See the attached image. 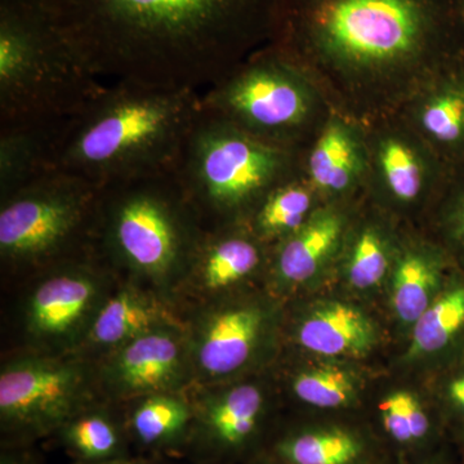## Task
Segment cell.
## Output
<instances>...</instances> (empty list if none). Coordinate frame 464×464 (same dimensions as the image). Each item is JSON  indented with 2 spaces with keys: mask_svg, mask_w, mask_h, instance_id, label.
I'll return each mask as SVG.
<instances>
[{
  "mask_svg": "<svg viewBox=\"0 0 464 464\" xmlns=\"http://www.w3.org/2000/svg\"><path fill=\"white\" fill-rule=\"evenodd\" d=\"M101 81L204 92L275 29L280 0H42Z\"/></svg>",
  "mask_w": 464,
  "mask_h": 464,
  "instance_id": "cell-1",
  "label": "cell"
},
{
  "mask_svg": "<svg viewBox=\"0 0 464 464\" xmlns=\"http://www.w3.org/2000/svg\"><path fill=\"white\" fill-rule=\"evenodd\" d=\"M199 115L200 92L106 83L61 123L54 169L99 188L176 173Z\"/></svg>",
  "mask_w": 464,
  "mask_h": 464,
  "instance_id": "cell-2",
  "label": "cell"
},
{
  "mask_svg": "<svg viewBox=\"0 0 464 464\" xmlns=\"http://www.w3.org/2000/svg\"><path fill=\"white\" fill-rule=\"evenodd\" d=\"M284 23L334 60L384 66L456 47L464 0H280L276 25Z\"/></svg>",
  "mask_w": 464,
  "mask_h": 464,
  "instance_id": "cell-3",
  "label": "cell"
},
{
  "mask_svg": "<svg viewBox=\"0 0 464 464\" xmlns=\"http://www.w3.org/2000/svg\"><path fill=\"white\" fill-rule=\"evenodd\" d=\"M105 85L42 0H0V128L65 119Z\"/></svg>",
  "mask_w": 464,
  "mask_h": 464,
  "instance_id": "cell-4",
  "label": "cell"
},
{
  "mask_svg": "<svg viewBox=\"0 0 464 464\" xmlns=\"http://www.w3.org/2000/svg\"><path fill=\"white\" fill-rule=\"evenodd\" d=\"M204 231L176 173L101 188L96 243L116 265L150 282L185 276Z\"/></svg>",
  "mask_w": 464,
  "mask_h": 464,
  "instance_id": "cell-5",
  "label": "cell"
},
{
  "mask_svg": "<svg viewBox=\"0 0 464 464\" xmlns=\"http://www.w3.org/2000/svg\"><path fill=\"white\" fill-rule=\"evenodd\" d=\"M289 166L282 146L262 141L201 111L182 150L176 176L204 219L222 221L259 206Z\"/></svg>",
  "mask_w": 464,
  "mask_h": 464,
  "instance_id": "cell-6",
  "label": "cell"
},
{
  "mask_svg": "<svg viewBox=\"0 0 464 464\" xmlns=\"http://www.w3.org/2000/svg\"><path fill=\"white\" fill-rule=\"evenodd\" d=\"M101 188L52 170L3 198L0 257L14 268L50 267L96 244Z\"/></svg>",
  "mask_w": 464,
  "mask_h": 464,
  "instance_id": "cell-7",
  "label": "cell"
},
{
  "mask_svg": "<svg viewBox=\"0 0 464 464\" xmlns=\"http://www.w3.org/2000/svg\"><path fill=\"white\" fill-rule=\"evenodd\" d=\"M308 108L306 88L277 56L235 67L200 93L201 111L276 146L280 136L304 121Z\"/></svg>",
  "mask_w": 464,
  "mask_h": 464,
  "instance_id": "cell-8",
  "label": "cell"
},
{
  "mask_svg": "<svg viewBox=\"0 0 464 464\" xmlns=\"http://www.w3.org/2000/svg\"><path fill=\"white\" fill-rule=\"evenodd\" d=\"M87 389L83 368L51 357L26 356L3 366L0 420L14 435L63 429L78 415Z\"/></svg>",
  "mask_w": 464,
  "mask_h": 464,
  "instance_id": "cell-9",
  "label": "cell"
},
{
  "mask_svg": "<svg viewBox=\"0 0 464 464\" xmlns=\"http://www.w3.org/2000/svg\"><path fill=\"white\" fill-rule=\"evenodd\" d=\"M83 257L53 265L30 297L27 331L44 343L70 341L90 329L100 301L102 276Z\"/></svg>",
  "mask_w": 464,
  "mask_h": 464,
  "instance_id": "cell-10",
  "label": "cell"
},
{
  "mask_svg": "<svg viewBox=\"0 0 464 464\" xmlns=\"http://www.w3.org/2000/svg\"><path fill=\"white\" fill-rule=\"evenodd\" d=\"M190 344L174 325L163 326L115 348L105 366L106 383L123 398L173 393L191 366Z\"/></svg>",
  "mask_w": 464,
  "mask_h": 464,
  "instance_id": "cell-11",
  "label": "cell"
},
{
  "mask_svg": "<svg viewBox=\"0 0 464 464\" xmlns=\"http://www.w3.org/2000/svg\"><path fill=\"white\" fill-rule=\"evenodd\" d=\"M267 324L266 308L253 302L215 308L198 325L192 364L208 380L237 373L255 359Z\"/></svg>",
  "mask_w": 464,
  "mask_h": 464,
  "instance_id": "cell-12",
  "label": "cell"
},
{
  "mask_svg": "<svg viewBox=\"0 0 464 464\" xmlns=\"http://www.w3.org/2000/svg\"><path fill=\"white\" fill-rule=\"evenodd\" d=\"M297 341L316 355L362 357L373 350L378 335L374 323L360 308L326 302L301 320Z\"/></svg>",
  "mask_w": 464,
  "mask_h": 464,
  "instance_id": "cell-13",
  "label": "cell"
},
{
  "mask_svg": "<svg viewBox=\"0 0 464 464\" xmlns=\"http://www.w3.org/2000/svg\"><path fill=\"white\" fill-rule=\"evenodd\" d=\"M246 232L204 231L185 276L197 288L215 293L232 288L258 270V241Z\"/></svg>",
  "mask_w": 464,
  "mask_h": 464,
  "instance_id": "cell-14",
  "label": "cell"
},
{
  "mask_svg": "<svg viewBox=\"0 0 464 464\" xmlns=\"http://www.w3.org/2000/svg\"><path fill=\"white\" fill-rule=\"evenodd\" d=\"M61 121L0 128V199L54 169Z\"/></svg>",
  "mask_w": 464,
  "mask_h": 464,
  "instance_id": "cell-15",
  "label": "cell"
},
{
  "mask_svg": "<svg viewBox=\"0 0 464 464\" xmlns=\"http://www.w3.org/2000/svg\"><path fill=\"white\" fill-rule=\"evenodd\" d=\"M464 356V273L457 270L413 325L409 359Z\"/></svg>",
  "mask_w": 464,
  "mask_h": 464,
  "instance_id": "cell-16",
  "label": "cell"
},
{
  "mask_svg": "<svg viewBox=\"0 0 464 464\" xmlns=\"http://www.w3.org/2000/svg\"><path fill=\"white\" fill-rule=\"evenodd\" d=\"M168 325L174 324L157 299L127 286L101 304L88 329V341L94 346L115 350Z\"/></svg>",
  "mask_w": 464,
  "mask_h": 464,
  "instance_id": "cell-17",
  "label": "cell"
},
{
  "mask_svg": "<svg viewBox=\"0 0 464 464\" xmlns=\"http://www.w3.org/2000/svg\"><path fill=\"white\" fill-rule=\"evenodd\" d=\"M342 219L334 212L311 217L297 231L284 237L277 250L275 273L280 283L299 285L313 279L337 248Z\"/></svg>",
  "mask_w": 464,
  "mask_h": 464,
  "instance_id": "cell-18",
  "label": "cell"
},
{
  "mask_svg": "<svg viewBox=\"0 0 464 464\" xmlns=\"http://www.w3.org/2000/svg\"><path fill=\"white\" fill-rule=\"evenodd\" d=\"M457 270L440 253H405L392 277V307L400 322L413 326Z\"/></svg>",
  "mask_w": 464,
  "mask_h": 464,
  "instance_id": "cell-19",
  "label": "cell"
},
{
  "mask_svg": "<svg viewBox=\"0 0 464 464\" xmlns=\"http://www.w3.org/2000/svg\"><path fill=\"white\" fill-rule=\"evenodd\" d=\"M264 406V393L257 386L239 384L204 401L201 424L219 448H240L255 435Z\"/></svg>",
  "mask_w": 464,
  "mask_h": 464,
  "instance_id": "cell-20",
  "label": "cell"
},
{
  "mask_svg": "<svg viewBox=\"0 0 464 464\" xmlns=\"http://www.w3.org/2000/svg\"><path fill=\"white\" fill-rule=\"evenodd\" d=\"M277 450L289 464H356L364 442L350 430L331 427L289 436Z\"/></svg>",
  "mask_w": 464,
  "mask_h": 464,
  "instance_id": "cell-21",
  "label": "cell"
},
{
  "mask_svg": "<svg viewBox=\"0 0 464 464\" xmlns=\"http://www.w3.org/2000/svg\"><path fill=\"white\" fill-rule=\"evenodd\" d=\"M359 167L356 143L347 128L335 121L324 130L308 159L311 181L326 191H342Z\"/></svg>",
  "mask_w": 464,
  "mask_h": 464,
  "instance_id": "cell-22",
  "label": "cell"
},
{
  "mask_svg": "<svg viewBox=\"0 0 464 464\" xmlns=\"http://www.w3.org/2000/svg\"><path fill=\"white\" fill-rule=\"evenodd\" d=\"M313 198L299 183H279L256 208L252 218L253 232L261 239L289 237L306 224Z\"/></svg>",
  "mask_w": 464,
  "mask_h": 464,
  "instance_id": "cell-23",
  "label": "cell"
},
{
  "mask_svg": "<svg viewBox=\"0 0 464 464\" xmlns=\"http://www.w3.org/2000/svg\"><path fill=\"white\" fill-rule=\"evenodd\" d=\"M133 411L134 435L146 445L169 444L182 435L191 420V411L173 393H157L141 398Z\"/></svg>",
  "mask_w": 464,
  "mask_h": 464,
  "instance_id": "cell-24",
  "label": "cell"
},
{
  "mask_svg": "<svg viewBox=\"0 0 464 464\" xmlns=\"http://www.w3.org/2000/svg\"><path fill=\"white\" fill-rule=\"evenodd\" d=\"M293 392L304 404L322 409H340L357 398V378L337 365H320L304 369L295 375Z\"/></svg>",
  "mask_w": 464,
  "mask_h": 464,
  "instance_id": "cell-25",
  "label": "cell"
},
{
  "mask_svg": "<svg viewBox=\"0 0 464 464\" xmlns=\"http://www.w3.org/2000/svg\"><path fill=\"white\" fill-rule=\"evenodd\" d=\"M61 430L67 447L84 459L108 462L121 450V435L105 415H76Z\"/></svg>",
  "mask_w": 464,
  "mask_h": 464,
  "instance_id": "cell-26",
  "label": "cell"
},
{
  "mask_svg": "<svg viewBox=\"0 0 464 464\" xmlns=\"http://www.w3.org/2000/svg\"><path fill=\"white\" fill-rule=\"evenodd\" d=\"M381 166L391 192L401 201H411L423 188L420 161L404 143L389 140L381 149Z\"/></svg>",
  "mask_w": 464,
  "mask_h": 464,
  "instance_id": "cell-27",
  "label": "cell"
},
{
  "mask_svg": "<svg viewBox=\"0 0 464 464\" xmlns=\"http://www.w3.org/2000/svg\"><path fill=\"white\" fill-rule=\"evenodd\" d=\"M389 268V256L380 234L366 228L360 234L348 262V282L357 290L373 289L380 285Z\"/></svg>",
  "mask_w": 464,
  "mask_h": 464,
  "instance_id": "cell-28",
  "label": "cell"
},
{
  "mask_svg": "<svg viewBox=\"0 0 464 464\" xmlns=\"http://www.w3.org/2000/svg\"><path fill=\"white\" fill-rule=\"evenodd\" d=\"M459 174L456 188L449 194L445 204L442 228L451 261L458 270L464 273V170Z\"/></svg>",
  "mask_w": 464,
  "mask_h": 464,
  "instance_id": "cell-29",
  "label": "cell"
},
{
  "mask_svg": "<svg viewBox=\"0 0 464 464\" xmlns=\"http://www.w3.org/2000/svg\"><path fill=\"white\" fill-rule=\"evenodd\" d=\"M382 424L391 439L402 445H411V432L404 408V391H395L382 400Z\"/></svg>",
  "mask_w": 464,
  "mask_h": 464,
  "instance_id": "cell-30",
  "label": "cell"
},
{
  "mask_svg": "<svg viewBox=\"0 0 464 464\" xmlns=\"http://www.w3.org/2000/svg\"><path fill=\"white\" fill-rule=\"evenodd\" d=\"M441 399L456 426L464 424V356L449 365L441 384Z\"/></svg>",
  "mask_w": 464,
  "mask_h": 464,
  "instance_id": "cell-31",
  "label": "cell"
},
{
  "mask_svg": "<svg viewBox=\"0 0 464 464\" xmlns=\"http://www.w3.org/2000/svg\"><path fill=\"white\" fill-rule=\"evenodd\" d=\"M456 433L458 445H459L460 456H462V462L464 464V424H458V426H456Z\"/></svg>",
  "mask_w": 464,
  "mask_h": 464,
  "instance_id": "cell-32",
  "label": "cell"
},
{
  "mask_svg": "<svg viewBox=\"0 0 464 464\" xmlns=\"http://www.w3.org/2000/svg\"><path fill=\"white\" fill-rule=\"evenodd\" d=\"M422 464H451V462L448 456H445L444 453H440L438 456L430 458V459H427Z\"/></svg>",
  "mask_w": 464,
  "mask_h": 464,
  "instance_id": "cell-33",
  "label": "cell"
},
{
  "mask_svg": "<svg viewBox=\"0 0 464 464\" xmlns=\"http://www.w3.org/2000/svg\"><path fill=\"white\" fill-rule=\"evenodd\" d=\"M0 464H24L18 458L14 456H8V454H3Z\"/></svg>",
  "mask_w": 464,
  "mask_h": 464,
  "instance_id": "cell-34",
  "label": "cell"
},
{
  "mask_svg": "<svg viewBox=\"0 0 464 464\" xmlns=\"http://www.w3.org/2000/svg\"><path fill=\"white\" fill-rule=\"evenodd\" d=\"M102 464H140V463H130V462H102Z\"/></svg>",
  "mask_w": 464,
  "mask_h": 464,
  "instance_id": "cell-35",
  "label": "cell"
}]
</instances>
